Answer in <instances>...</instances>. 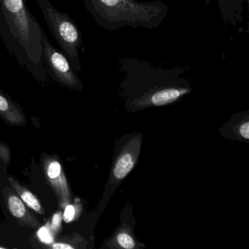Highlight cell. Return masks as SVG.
Wrapping results in <instances>:
<instances>
[{"mask_svg":"<svg viewBox=\"0 0 249 249\" xmlns=\"http://www.w3.org/2000/svg\"><path fill=\"white\" fill-rule=\"evenodd\" d=\"M43 31L26 0H0V38L17 64L40 82L46 81L47 75Z\"/></svg>","mask_w":249,"mask_h":249,"instance_id":"obj_1","label":"cell"},{"mask_svg":"<svg viewBox=\"0 0 249 249\" xmlns=\"http://www.w3.org/2000/svg\"><path fill=\"white\" fill-rule=\"evenodd\" d=\"M86 9L97 25L113 32L124 27L154 30L168 15L169 7L162 1L83 0Z\"/></svg>","mask_w":249,"mask_h":249,"instance_id":"obj_2","label":"cell"},{"mask_svg":"<svg viewBox=\"0 0 249 249\" xmlns=\"http://www.w3.org/2000/svg\"><path fill=\"white\" fill-rule=\"evenodd\" d=\"M118 66L124 75L122 86L125 91L138 93V98L147 103L170 89L191 87L190 83L183 77L185 67L169 69L135 56L119 59Z\"/></svg>","mask_w":249,"mask_h":249,"instance_id":"obj_3","label":"cell"},{"mask_svg":"<svg viewBox=\"0 0 249 249\" xmlns=\"http://www.w3.org/2000/svg\"><path fill=\"white\" fill-rule=\"evenodd\" d=\"M52 36L59 44L75 71L81 72L79 50L82 36L73 20L66 14L57 11L49 0H36Z\"/></svg>","mask_w":249,"mask_h":249,"instance_id":"obj_4","label":"cell"},{"mask_svg":"<svg viewBox=\"0 0 249 249\" xmlns=\"http://www.w3.org/2000/svg\"><path fill=\"white\" fill-rule=\"evenodd\" d=\"M42 43L46 73H49L56 81L67 87L81 88V80L75 73V70L71 66L68 58L53 47L44 31L42 32Z\"/></svg>","mask_w":249,"mask_h":249,"instance_id":"obj_5","label":"cell"},{"mask_svg":"<svg viewBox=\"0 0 249 249\" xmlns=\"http://www.w3.org/2000/svg\"><path fill=\"white\" fill-rule=\"evenodd\" d=\"M213 0H204L206 5H209ZM220 15L227 26L240 28L244 21L245 3L247 0H216Z\"/></svg>","mask_w":249,"mask_h":249,"instance_id":"obj_6","label":"cell"},{"mask_svg":"<svg viewBox=\"0 0 249 249\" xmlns=\"http://www.w3.org/2000/svg\"><path fill=\"white\" fill-rule=\"evenodd\" d=\"M134 166L133 157L130 154H124L118 160L115 166L113 174L116 178L123 179L129 172L132 170Z\"/></svg>","mask_w":249,"mask_h":249,"instance_id":"obj_7","label":"cell"},{"mask_svg":"<svg viewBox=\"0 0 249 249\" xmlns=\"http://www.w3.org/2000/svg\"><path fill=\"white\" fill-rule=\"evenodd\" d=\"M8 207L12 215L17 218H23L27 213L22 201L16 195H11L8 198Z\"/></svg>","mask_w":249,"mask_h":249,"instance_id":"obj_8","label":"cell"},{"mask_svg":"<svg viewBox=\"0 0 249 249\" xmlns=\"http://www.w3.org/2000/svg\"><path fill=\"white\" fill-rule=\"evenodd\" d=\"M21 197L22 200L27 204V206L36 211V212L42 213L41 205L38 199L32 192L24 190L21 193Z\"/></svg>","mask_w":249,"mask_h":249,"instance_id":"obj_9","label":"cell"},{"mask_svg":"<svg viewBox=\"0 0 249 249\" xmlns=\"http://www.w3.org/2000/svg\"><path fill=\"white\" fill-rule=\"evenodd\" d=\"M37 237L40 239V241L46 244H51L53 243V238L52 232H51V228L49 227V224L41 227L37 231Z\"/></svg>","mask_w":249,"mask_h":249,"instance_id":"obj_10","label":"cell"},{"mask_svg":"<svg viewBox=\"0 0 249 249\" xmlns=\"http://www.w3.org/2000/svg\"><path fill=\"white\" fill-rule=\"evenodd\" d=\"M117 240L119 244L124 249H131L135 246V243H134L132 237L129 234H125V233L119 234Z\"/></svg>","mask_w":249,"mask_h":249,"instance_id":"obj_11","label":"cell"},{"mask_svg":"<svg viewBox=\"0 0 249 249\" xmlns=\"http://www.w3.org/2000/svg\"><path fill=\"white\" fill-rule=\"evenodd\" d=\"M61 170H62V167H61L60 164L57 161H53L51 163L49 169H48V176L50 178H56L60 175Z\"/></svg>","mask_w":249,"mask_h":249,"instance_id":"obj_12","label":"cell"},{"mask_svg":"<svg viewBox=\"0 0 249 249\" xmlns=\"http://www.w3.org/2000/svg\"><path fill=\"white\" fill-rule=\"evenodd\" d=\"M75 215V207L72 206V205H68L66 208H65V213H64L63 217H62V218H63L64 221H65V222L69 223L74 219Z\"/></svg>","mask_w":249,"mask_h":249,"instance_id":"obj_13","label":"cell"},{"mask_svg":"<svg viewBox=\"0 0 249 249\" xmlns=\"http://www.w3.org/2000/svg\"><path fill=\"white\" fill-rule=\"evenodd\" d=\"M62 213H56L52 218V225H51V230L56 232L60 228L61 224H62Z\"/></svg>","mask_w":249,"mask_h":249,"instance_id":"obj_14","label":"cell"},{"mask_svg":"<svg viewBox=\"0 0 249 249\" xmlns=\"http://www.w3.org/2000/svg\"><path fill=\"white\" fill-rule=\"evenodd\" d=\"M240 135L242 137L246 138V139H249V122H246V123L243 124L242 125L240 129Z\"/></svg>","mask_w":249,"mask_h":249,"instance_id":"obj_15","label":"cell"},{"mask_svg":"<svg viewBox=\"0 0 249 249\" xmlns=\"http://www.w3.org/2000/svg\"><path fill=\"white\" fill-rule=\"evenodd\" d=\"M52 248L55 249H73L71 245L68 244V243H56L52 245Z\"/></svg>","mask_w":249,"mask_h":249,"instance_id":"obj_16","label":"cell"},{"mask_svg":"<svg viewBox=\"0 0 249 249\" xmlns=\"http://www.w3.org/2000/svg\"><path fill=\"white\" fill-rule=\"evenodd\" d=\"M3 249V248L0 247V249Z\"/></svg>","mask_w":249,"mask_h":249,"instance_id":"obj_17","label":"cell"}]
</instances>
